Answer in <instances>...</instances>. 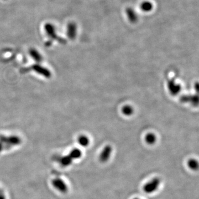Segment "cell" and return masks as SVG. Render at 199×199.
Wrapping results in <instances>:
<instances>
[{
  "mask_svg": "<svg viewBox=\"0 0 199 199\" xmlns=\"http://www.w3.org/2000/svg\"><path fill=\"white\" fill-rule=\"evenodd\" d=\"M160 184L161 180L160 178L154 177L145 183L143 187V191L147 194L154 193L160 187Z\"/></svg>",
  "mask_w": 199,
  "mask_h": 199,
  "instance_id": "1",
  "label": "cell"
},
{
  "mask_svg": "<svg viewBox=\"0 0 199 199\" xmlns=\"http://www.w3.org/2000/svg\"><path fill=\"white\" fill-rule=\"evenodd\" d=\"M122 112L126 116H131L133 113V109L130 105H125L122 107Z\"/></svg>",
  "mask_w": 199,
  "mask_h": 199,
  "instance_id": "14",
  "label": "cell"
},
{
  "mask_svg": "<svg viewBox=\"0 0 199 199\" xmlns=\"http://www.w3.org/2000/svg\"><path fill=\"white\" fill-rule=\"evenodd\" d=\"M54 160L58 163L62 167H67L71 166L74 160L71 156L69 154L65 156L57 155L54 157Z\"/></svg>",
  "mask_w": 199,
  "mask_h": 199,
  "instance_id": "4",
  "label": "cell"
},
{
  "mask_svg": "<svg viewBox=\"0 0 199 199\" xmlns=\"http://www.w3.org/2000/svg\"><path fill=\"white\" fill-rule=\"evenodd\" d=\"M0 199H6L5 192L1 187H0Z\"/></svg>",
  "mask_w": 199,
  "mask_h": 199,
  "instance_id": "15",
  "label": "cell"
},
{
  "mask_svg": "<svg viewBox=\"0 0 199 199\" xmlns=\"http://www.w3.org/2000/svg\"><path fill=\"white\" fill-rule=\"evenodd\" d=\"M78 143L79 144L81 145L82 147H87L88 146V144L90 143V140L89 138L84 135H82L80 136L79 138H78Z\"/></svg>",
  "mask_w": 199,
  "mask_h": 199,
  "instance_id": "12",
  "label": "cell"
},
{
  "mask_svg": "<svg viewBox=\"0 0 199 199\" xmlns=\"http://www.w3.org/2000/svg\"><path fill=\"white\" fill-rule=\"evenodd\" d=\"M20 143V140L16 137H11L7 139H2L0 141V153H1L3 150L11 148Z\"/></svg>",
  "mask_w": 199,
  "mask_h": 199,
  "instance_id": "3",
  "label": "cell"
},
{
  "mask_svg": "<svg viewBox=\"0 0 199 199\" xmlns=\"http://www.w3.org/2000/svg\"><path fill=\"white\" fill-rule=\"evenodd\" d=\"M141 199V198H134V199Z\"/></svg>",
  "mask_w": 199,
  "mask_h": 199,
  "instance_id": "16",
  "label": "cell"
},
{
  "mask_svg": "<svg viewBox=\"0 0 199 199\" xmlns=\"http://www.w3.org/2000/svg\"><path fill=\"white\" fill-rule=\"evenodd\" d=\"M168 88L170 93L173 96L177 95L181 90V86L176 83L173 79L169 80L168 82Z\"/></svg>",
  "mask_w": 199,
  "mask_h": 199,
  "instance_id": "6",
  "label": "cell"
},
{
  "mask_svg": "<svg viewBox=\"0 0 199 199\" xmlns=\"http://www.w3.org/2000/svg\"><path fill=\"white\" fill-rule=\"evenodd\" d=\"M69 155L71 156L72 159L73 160H76L79 159L82 156V152L80 149L75 148V149H72V151L70 152Z\"/></svg>",
  "mask_w": 199,
  "mask_h": 199,
  "instance_id": "11",
  "label": "cell"
},
{
  "mask_svg": "<svg viewBox=\"0 0 199 199\" xmlns=\"http://www.w3.org/2000/svg\"><path fill=\"white\" fill-rule=\"evenodd\" d=\"M180 100L182 102H190L196 106L199 105V97L198 95H184L180 97Z\"/></svg>",
  "mask_w": 199,
  "mask_h": 199,
  "instance_id": "8",
  "label": "cell"
},
{
  "mask_svg": "<svg viewBox=\"0 0 199 199\" xmlns=\"http://www.w3.org/2000/svg\"><path fill=\"white\" fill-rule=\"evenodd\" d=\"M112 153V148L110 145H107L102 150L99 155V160L102 163L108 161Z\"/></svg>",
  "mask_w": 199,
  "mask_h": 199,
  "instance_id": "5",
  "label": "cell"
},
{
  "mask_svg": "<svg viewBox=\"0 0 199 199\" xmlns=\"http://www.w3.org/2000/svg\"><path fill=\"white\" fill-rule=\"evenodd\" d=\"M145 141L149 145H152L156 142L157 137L154 134L149 133L145 136Z\"/></svg>",
  "mask_w": 199,
  "mask_h": 199,
  "instance_id": "10",
  "label": "cell"
},
{
  "mask_svg": "<svg viewBox=\"0 0 199 199\" xmlns=\"http://www.w3.org/2000/svg\"><path fill=\"white\" fill-rule=\"evenodd\" d=\"M141 10L145 12H149L152 11L153 8V4L149 1H145L143 2L141 4Z\"/></svg>",
  "mask_w": 199,
  "mask_h": 199,
  "instance_id": "9",
  "label": "cell"
},
{
  "mask_svg": "<svg viewBox=\"0 0 199 199\" xmlns=\"http://www.w3.org/2000/svg\"><path fill=\"white\" fill-rule=\"evenodd\" d=\"M52 186L61 193H66L68 191V186L64 180L59 177H56L51 180Z\"/></svg>",
  "mask_w": 199,
  "mask_h": 199,
  "instance_id": "2",
  "label": "cell"
},
{
  "mask_svg": "<svg viewBox=\"0 0 199 199\" xmlns=\"http://www.w3.org/2000/svg\"><path fill=\"white\" fill-rule=\"evenodd\" d=\"M188 166L191 170H196L199 167L198 161L195 159H190L188 160Z\"/></svg>",
  "mask_w": 199,
  "mask_h": 199,
  "instance_id": "13",
  "label": "cell"
},
{
  "mask_svg": "<svg viewBox=\"0 0 199 199\" xmlns=\"http://www.w3.org/2000/svg\"><path fill=\"white\" fill-rule=\"evenodd\" d=\"M126 14L128 19L131 23H136L138 22L139 19L138 14L132 7H127L126 9Z\"/></svg>",
  "mask_w": 199,
  "mask_h": 199,
  "instance_id": "7",
  "label": "cell"
}]
</instances>
